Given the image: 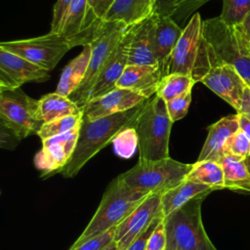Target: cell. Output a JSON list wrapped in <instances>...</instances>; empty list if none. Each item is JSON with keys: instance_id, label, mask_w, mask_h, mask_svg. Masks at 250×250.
<instances>
[{"instance_id": "obj_43", "label": "cell", "mask_w": 250, "mask_h": 250, "mask_svg": "<svg viewBox=\"0 0 250 250\" xmlns=\"http://www.w3.org/2000/svg\"><path fill=\"white\" fill-rule=\"evenodd\" d=\"M103 250H118V247L116 245V243L114 241H112L109 245H107L105 248H104Z\"/></svg>"}, {"instance_id": "obj_2", "label": "cell", "mask_w": 250, "mask_h": 250, "mask_svg": "<svg viewBox=\"0 0 250 250\" xmlns=\"http://www.w3.org/2000/svg\"><path fill=\"white\" fill-rule=\"evenodd\" d=\"M149 194L151 193L130 188L118 177L113 179L105 188L91 221L71 247L115 228Z\"/></svg>"}, {"instance_id": "obj_35", "label": "cell", "mask_w": 250, "mask_h": 250, "mask_svg": "<svg viewBox=\"0 0 250 250\" xmlns=\"http://www.w3.org/2000/svg\"><path fill=\"white\" fill-rule=\"evenodd\" d=\"M115 228L99 234L75 247H70L69 250H103L113 241Z\"/></svg>"}, {"instance_id": "obj_32", "label": "cell", "mask_w": 250, "mask_h": 250, "mask_svg": "<svg viewBox=\"0 0 250 250\" xmlns=\"http://www.w3.org/2000/svg\"><path fill=\"white\" fill-rule=\"evenodd\" d=\"M226 154L242 160L250 156V139L240 129L228 140L225 146Z\"/></svg>"}, {"instance_id": "obj_17", "label": "cell", "mask_w": 250, "mask_h": 250, "mask_svg": "<svg viewBox=\"0 0 250 250\" xmlns=\"http://www.w3.org/2000/svg\"><path fill=\"white\" fill-rule=\"evenodd\" d=\"M154 21L155 17L151 15L134 25L127 65H158L153 45Z\"/></svg>"}, {"instance_id": "obj_37", "label": "cell", "mask_w": 250, "mask_h": 250, "mask_svg": "<svg viewBox=\"0 0 250 250\" xmlns=\"http://www.w3.org/2000/svg\"><path fill=\"white\" fill-rule=\"evenodd\" d=\"M164 218L162 212L151 222V224L140 234L138 235L135 240L127 247L126 250H146V243H147V239L149 237V235L151 234L152 230L154 229V228L157 226V224L159 223V221Z\"/></svg>"}, {"instance_id": "obj_36", "label": "cell", "mask_w": 250, "mask_h": 250, "mask_svg": "<svg viewBox=\"0 0 250 250\" xmlns=\"http://www.w3.org/2000/svg\"><path fill=\"white\" fill-rule=\"evenodd\" d=\"M167 234L165 229L164 218H162L152 230L146 243V250H166Z\"/></svg>"}, {"instance_id": "obj_14", "label": "cell", "mask_w": 250, "mask_h": 250, "mask_svg": "<svg viewBox=\"0 0 250 250\" xmlns=\"http://www.w3.org/2000/svg\"><path fill=\"white\" fill-rule=\"evenodd\" d=\"M49 78L46 69L0 48V89H17L24 83L43 82Z\"/></svg>"}, {"instance_id": "obj_11", "label": "cell", "mask_w": 250, "mask_h": 250, "mask_svg": "<svg viewBox=\"0 0 250 250\" xmlns=\"http://www.w3.org/2000/svg\"><path fill=\"white\" fill-rule=\"evenodd\" d=\"M202 22L200 15L195 13L183 28L182 35L162 70V76L170 73L191 76L202 38Z\"/></svg>"}, {"instance_id": "obj_20", "label": "cell", "mask_w": 250, "mask_h": 250, "mask_svg": "<svg viewBox=\"0 0 250 250\" xmlns=\"http://www.w3.org/2000/svg\"><path fill=\"white\" fill-rule=\"evenodd\" d=\"M154 17V53L157 63L162 71L182 35L183 28L172 18L158 17L155 15Z\"/></svg>"}, {"instance_id": "obj_29", "label": "cell", "mask_w": 250, "mask_h": 250, "mask_svg": "<svg viewBox=\"0 0 250 250\" xmlns=\"http://www.w3.org/2000/svg\"><path fill=\"white\" fill-rule=\"evenodd\" d=\"M82 120H83V114L69 115V116L57 118L55 120L43 123L36 135L42 141L55 136L62 135L80 126L82 123Z\"/></svg>"}, {"instance_id": "obj_24", "label": "cell", "mask_w": 250, "mask_h": 250, "mask_svg": "<svg viewBox=\"0 0 250 250\" xmlns=\"http://www.w3.org/2000/svg\"><path fill=\"white\" fill-rule=\"evenodd\" d=\"M80 114H83L82 108L76 103L57 92L47 94L38 100V119L42 123Z\"/></svg>"}, {"instance_id": "obj_38", "label": "cell", "mask_w": 250, "mask_h": 250, "mask_svg": "<svg viewBox=\"0 0 250 250\" xmlns=\"http://www.w3.org/2000/svg\"><path fill=\"white\" fill-rule=\"evenodd\" d=\"M115 0H88V4L94 15L104 21L107 12L113 5Z\"/></svg>"}, {"instance_id": "obj_5", "label": "cell", "mask_w": 250, "mask_h": 250, "mask_svg": "<svg viewBox=\"0 0 250 250\" xmlns=\"http://www.w3.org/2000/svg\"><path fill=\"white\" fill-rule=\"evenodd\" d=\"M208 194L199 195L164 217L166 250H218L204 229L201 206Z\"/></svg>"}, {"instance_id": "obj_28", "label": "cell", "mask_w": 250, "mask_h": 250, "mask_svg": "<svg viewBox=\"0 0 250 250\" xmlns=\"http://www.w3.org/2000/svg\"><path fill=\"white\" fill-rule=\"evenodd\" d=\"M209 0H155L152 15L174 19L180 14L184 19Z\"/></svg>"}, {"instance_id": "obj_15", "label": "cell", "mask_w": 250, "mask_h": 250, "mask_svg": "<svg viewBox=\"0 0 250 250\" xmlns=\"http://www.w3.org/2000/svg\"><path fill=\"white\" fill-rule=\"evenodd\" d=\"M135 25V24H134ZM131 25L113 53L102 67L92 88L86 98V103L90 100L104 96L116 89V83L121 77L128 62V49L133 34ZM85 105V104H84Z\"/></svg>"}, {"instance_id": "obj_7", "label": "cell", "mask_w": 250, "mask_h": 250, "mask_svg": "<svg viewBox=\"0 0 250 250\" xmlns=\"http://www.w3.org/2000/svg\"><path fill=\"white\" fill-rule=\"evenodd\" d=\"M191 169L192 163H183L168 157L149 162L138 161L134 167L117 177L132 188L162 193L185 181Z\"/></svg>"}, {"instance_id": "obj_19", "label": "cell", "mask_w": 250, "mask_h": 250, "mask_svg": "<svg viewBox=\"0 0 250 250\" xmlns=\"http://www.w3.org/2000/svg\"><path fill=\"white\" fill-rule=\"evenodd\" d=\"M238 129V113L222 117L210 125L197 161L213 160L219 162L225 155V146L228 140Z\"/></svg>"}, {"instance_id": "obj_21", "label": "cell", "mask_w": 250, "mask_h": 250, "mask_svg": "<svg viewBox=\"0 0 250 250\" xmlns=\"http://www.w3.org/2000/svg\"><path fill=\"white\" fill-rule=\"evenodd\" d=\"M214 189L208 186L186 179L161 193V212L164 217H167L193 198L202 194H209Z\"/></svg>"}, {"instance_id": "obj_4", "label": "cell", "mask_w": 250, "mask_h": 250, "mask_svg": "<svg viewBox=\"0 0 250 250\" xmlns=\"http://www.w3.org/2000/svg\"><path fill=\"white\" fill-rule=\"evenodd\" d=\"M172 124L166 102L154 95L146 103L134 126L139 140L138 161L149 162L170 157Z\"/></svg>"}, {"instance_id": "obj_13", "label": "cell", "mask_w": 250, "mask_h": 250, "mask_svg": "<svg viewBox=\"0 0 250 250\" xmlns=\"http://www.w3.org/2000/svg\"><path fill=\"white\" fill-rule=\"evenodd\" d=\"M80 126L42 141V148L34 157V164L42 172V177L60 173L68 163L76 146Z\"/></svg>"}, {"instance_id": "obj_6", "label": "cell", "mask_w": 250, "mask_h": 250, "mask_svg": "<svg viewBox=\"0 0 250 250\" xmlns=\"http://www.w3.org/2000/svg\"><path fill=\"white\" fill-rule=\"evenodd\" d=\"M196 82H201L221 99L239 110L247 83L231 65L215 61L201 43L191 74Z\"/></svg>"}, {"instance_id": "obj_30", "label": "cell", "mask_w": 250, "mask_h": 250, "mask_svg": "<svg viewBox=\"0 0 250 250\" xmlns=\"http://www.w3.org/2000/svg\"><path fill=\"white\" fill-rule=\"evenodd\" d=\"M114 152L122 158H130L138 148L139 140L135 127H127L120 131L112 141Z\"/></svg>"}, {"instance_id": "obj_34", "label": "cell", "mask_w": 250, "mask_h": 250, "mask_svg": "<svg viewBox=\"0 0 250 250\" xmlns=\"http://www.w3.org/2000/svg\"><path fill=\"white\" fill-rule=\"evenodd\" d=\"M72 0H58L53 9L50 32L61 34Z\"/></svg>"}, {"instance_id": "obj_8", "label": "cell", "mask_w": 250, "mask_h": 250, "mask_svg": "<svg viewBox=\"0 0 250 250\" xmlns=\"http://www.w3.org/2000/svg\"><path fill=\"white\" fill-rule=\"evenodd\" d=\"M130 26L121 21H103L95 38L90 43L91 58L88 70L80 86L69 96L81 108L86 104V98L102 67L120 43Z\"/></svg>"}, {"instance_id": "obj_10", "label": "cell", "mask_w": 250, "mask_h": 250, "mask_svg": "<svg viewBox=\"0 0 250 250\" xmlns=\"http://www.w3.org/2000/svg\"><path fill=\"white\" fill-rule=\"evenodd\" d=\"M0 124L12 130L20 140L37 134L43 124L38 119V100L21 88L0 89Z\"/></svg>"}, {"instance_id": "obj_42", "label": "cell", "mask_w": 250, "mask_h": 250, "mask_svg": "<svg viewBox=\"0 0 250 250\" xmlns=\"http://www.w3.org/2000/svg\"><path fill=\"white\" fill-rule=\"evenodd\" d=\"M238 124L239 129L250 139V119L245 115L238 113Z\"/></svg>"}, {"instance_id": "obj_41", "label": "cell", "mask_w": 250, "mask_h": 250, "mask_svg": "<svg viewBox=\"0 0 250 250\" xmlns=\"http://www.w3.org/2000/svg\"><path fill=\"white\" fill-rule=\"evenodd\" d=\"M237 113L243 114L247 118L250 119V86H248V85L244 90L241 104H240V108L237 111Z\"/></svg>"}, {"instance_id": "obj_9", "label": "cell", "mask_w": 250, "mask_h": 250, "mask_svg": "<svg viewBox=\"0 0 250 250\" xmlns=\"http://www.w3.org/2000/svg\"><path fill=\"white\" fill-rule=\"evenodd\" d=\"M80 45L81 43L76 39H70L62 34L49 32L48 34L34 38L1 42L0 48L50 71L58 64L67 51Z\"/></svg>"}, {"instance_id": "obj_27", "label": "cell", "mask_w": 250, "mask_h": 250, "mask_svg": "<svg viewBox=\"0 0 250 250\" xmlns=\"http://www.w3.org/2000/svg\"><path fill=\"white\" fill-rule=\"evenodd\" d=\"M195 83L196 81L190 75L170 73L162 76L155 95L168 102L190 92Z\"/></svg>"}, {"instance_id": "obj_31", "label": "cell", "mask_w": 250, "mask_h": 250, "mask_svg": "<svg viewBox=\"0 0 250 250\" xmlns=\"http://www.w3.org/2000/svg\"><path fill=\"white\" fill-rule=\"evenodd\" d=\"M250 12V0H223L222 13L219 16L229 25L238 24Z\"/></svg>"}, {"instance_id": "obj_22", "label": "cell", "mask_w": 250, "mask_h": 250, "mask_svg": "<svg viewBox=\"0 0 250 250\" xmlns=\"http://www.w3.org/2000/svg\"><path fill=\"white\" fill-rule=\"evenodd\" d=\"M154 3L155 0H115L104 21L137 24L152 15Z\"/></svg>"}, {"instance_id": "obj_40", "label": "cell", "mask_w": 250, "mask_h": 250, "mask_svg": "<svg viewBox=\"0 0 250 250\" xmlns=\"http://www.w3.org/2000/svg\"><path fill=\"white\" fill-rule=\"evenodd\" d=\"M235 26L250 46V12L247 13L245 17L242 19V21Z\"/></svg>"}, {"instance_id": "obj_44", "label": "cell", "mask_w": 250, "mask_h": 250, "mask_svg": "<svg viewBox=\"0 0 250 250\" xmlns=\"http://www.w3.org/2000/svg\"><path fill=\"white\" fill-rule=\"evenodd\" d=\"M245 163L249 169V172H250V156H248L246 159H245Z\"/></svg>"}, {"instance_id": "obj_16", "label": "cell", "mask_w": 250, "mask_h": 250, "mask_svg": "<svg viewBox=\"0 0 250 250\" xmlns=\"http://www.w3.org/2000/svg\"><path fill=\"white\" fill-rule=\"evenodd\" d=\"M149 99L128 89L116 88L99 98L88 101L82 107L83 118L96 120L129 110Z\"/></svg>"}, {"instance_id": "obj_1", "label": "cell", "mask_w": 250, "mask_h": 250, "mask_svg": "<svg viewBox=\"0 0 250 250\" xmlns=\"http://www.w3.org/2000/svg\"><path fill=\"white\" fill-rule=\"evenodd\" d=\"M149 100L137 106L96 120L83 118L74 152L68 163L61 170L64 178H73L82 167L101 151L116 135L127 127L135 126L140 114Z\"/></svg>"}, {"instance_id": "obj_26", "label": "cell", "mask_w": 250, "mask_h": 250, "mask_svg": "<svg viewBox=\"0 0 250 250\" xmlns=\"http://www.w3.org/2000/svg\"><path fill=\"white\" fill-rule=\"evenodd\" d=\"M187 179L208 186L214 190L225 188L224 171L217 161L203 160L192 163V169Z\"/></svg>"}, {"instance_id": "obj_33", "label": "cell", "mask_w": 250, "mask_h": 250, "mask_svg": "<svg viewBox=\"0 0 250 250\" xmlns=\"http://www.w3.org/2000/svg\"><path fill=\"white\" fill-rule=\"evenodd\" d=\"M191 102V91L188 92L178 98L166 102L167 110L172 122H176L184 118L188 110Z\"/></svg>"}, {"instance_id": "obj_12", "label": "cell", "mask_w": 250, "mask_h": 250, "mask_svg": "<svg viewBox=\"0 0 250 250\" xmlns=\"http://www.w3.org/2000/svg\"><path fill=\"white\" fill-rule=\"evenodd\" d=\"M160 213L161 193L149 194L115 227L113 241L118 250H126Z\"/></svg>"}, {"instance_id": "obj_23", "label": "cell", "mask_w": 250, "mask_h": 250, "mask_svg": "<svg viewBox=\"0 0 250 250\" xmlns=\"http://www.w3.org/2000/svg\"><path fill=\"white\" fill-rule=\"evenodd\" d=\"M91 58V45L83 46L81 53L70 61L63 68L56 92L69 97L82 83L88 70Z\"/></svg>"}, {"instance_id": "obj_3", "label": "cell", "mask_w": 250, "mask_h": 250, "mask_svg": "<svg viewBox=\"0 0 250 250\" xmlns=\"http://www.w3.org/2000/svg\"><path fill=\"white\" fill-rule=\"evenodd\" d=\"M202 45L215 61L233 66L250 86V46L235 25L220 17L203 21Z\"/></svg>"}, {"instance_id": "obj_39", "label": "cell", "mask_w": 250, "mask_h": 250, "mask_svg": "<svg viewBox=\"0 0 250 250\" xmlns=\"http://www.w3.org/2000/svg\"><path fill=\"white\" fill-rule=\"evenodd\" d=\"M0 145L1 147L7 149H13L17 146L18 143L21 141L20 138L10 129L0 124Z\"/></svg>"}, {"instance_id": "obj_18", "label": "cell", "mask_w": 250, "mask_h": 250, "mask_svg": "<svg viewBox=\"0 0 250 250\" xmlns=\"http://www.w3.org/2000/svg\"><path fill=\"white\" fill-rule=\"evenodd\" d=\"M161 78L162 71L158 65H127L116 88L128 89L151 99L157 92Z\"/></svg>"}, {"instance_id": "obj_25", "label": "cell", "mask_w": 250, "mask_h": 250, "mask_svg": "<svg viewBox=\"0 0 250 250\" xmlns=\"http://www.w3.org/2000/svg\"><path fill=\"white\" fill-rule=\"evenodd\" d=\"M219 163L224 171L225 188L250 191V172L245 160L226 154Z\"/></svg>"}]
</instances>
